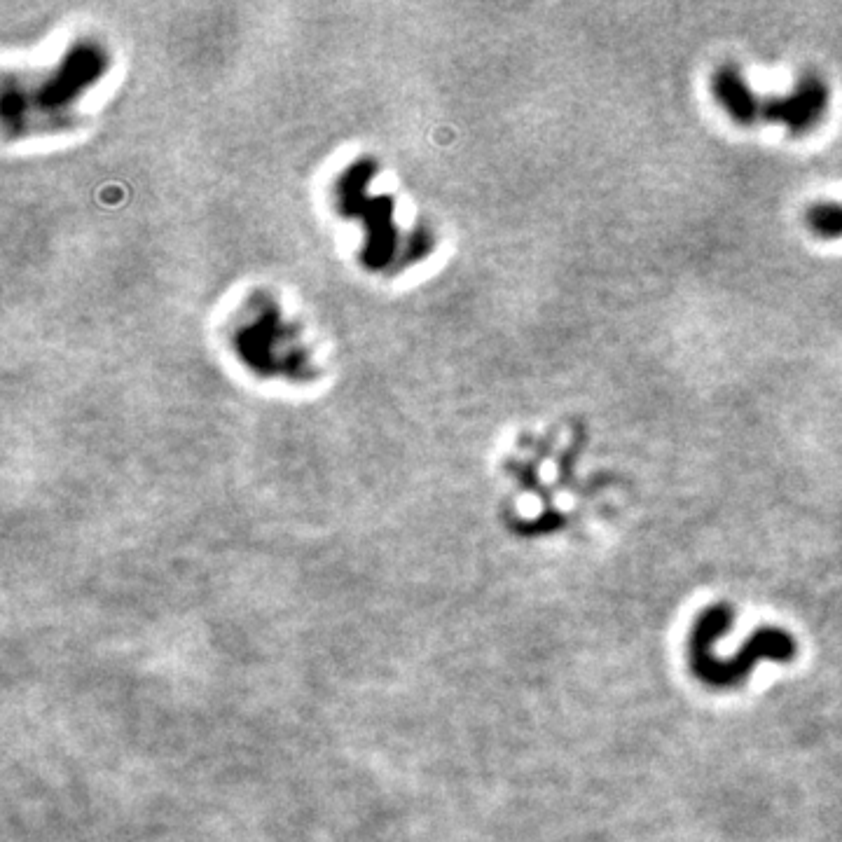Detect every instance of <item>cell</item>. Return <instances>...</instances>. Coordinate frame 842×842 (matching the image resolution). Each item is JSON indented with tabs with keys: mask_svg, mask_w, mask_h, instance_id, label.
Instances as JSON below:
<instances>
[{
	"mask_svg": "<svg viewBox=\"0 0 842 842\" xmlns=\"http://www.w3.org/2000/svg\"><path fill=\"white\" fill-rule=\"evenodd\" d=\"M805 230L819 241L842 239V202H814L803 216Z\"/></svg>",
	"mask_w": 842,
	"mask_h": 842,
	"instance_id": "cell-3",
	"label": "cell"
},
{
	"mask_svg": "<svg viewBox=\"0 0 842 842\" xmlns=\"http://www.w3.org/2000/svg\"><path fill=\"white\" fill-rule=\"evenodd\" d=\"M831 108V87L817 73L800 75L789 92L763 99L761 122L777 124L791 136H807L826 120Z\"/></svg>",
	"mask_w": 842,
	"mask_h": 842,
	"instance_id": "cell-1",
	"label": "cell"
},
{
	"mask_svg": "<svg viewBox=\"0 0 842 842\" xmlns=\"http://www.w3.org/2000/svg\"><path fill=\"white\" fill-rule=\"evenodd\" d=\"M709 92H712L716 106L737 127H754V124L761 122L763 96H758L756 89L749 85L747 75L735 64H723L716 68L712 80H709Z\"/></svg>",
	"mask_w": 842,
	"mask_h": 842,
	"instance_id": "cell-2",
	"label": "cell"
}]
</instances>
